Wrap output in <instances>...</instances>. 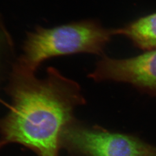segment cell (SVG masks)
<instances>
[{
  "label": "cell",
  "mask_w": 156,
  "mask_h": 156,
  "mask_svg": "<svg viewBox=\"0 0 156 156\" xmlns=\"http://www.w3.org/2000/svg\"><path fill=\"white\" fill-rule=\"evenodd\" d=\"M9 91L12 105L0 120L1 140L38 156H58L63 133L75 121V109L85 104L79 86L49 68L42 80L15 72Z\"/></svg>",
  "instance_id": "cell-1"
},
{
  "label": "cell",
  "mask_w": 156,
  "mask_h": 156,
  "mask_svg": "<svg viewBox=\"0 0 156 156\" xmlns=\"http://www.w3.org/2000/svg\"><path fill=\"white\" fill-rule=\"evenodd\" d=\"M115 35L116 30L104 28L91 21L51 28L39 27L29 34L15 71L34 75L42 62L55 56L77 53L103 56L106 45Z\"/></svg>",
  "instance_id": "cell-2"
},
{
  "label": "cell",
  "mask_w": 156,
  "mask_h": 156,
  "mask_svg": "<svg viewBox=\"0 0 156 156\" xmlns=\"http://www.w3.org/2000/svg\"><path fill=\"white\" fill-rule=\"evenodd\" d=\"M62 146L71 156H156V146L136 135L76 120L63 133Z\"/></svg>",
  "instance_id": "cell-3"
},
{
  "label": "cell",
  "mask_w": 156,
  "mask_h": 156,
  "mask_svg": "<svg viewBox=\"0 0 156 156\" xmlns=\"http://www.w3.org/2000/svg\"><path fill=\"white\" fill-rule=\"evenodd\" d=\"M89 77L96 82L129 84L140 91L156 97V49L127 58L103 56Z\"/></svg>",
  "instance_id": "cell-4"
},
{
  "label": "cell",
  "mask_w": 156,
  "mask_h": 156,
  "mask_svg": "<svg viewBox=\"0 0 156 156\" xmlns=\"http://www.w3.org/2000/svg\"><path fill=\"white\" fill-rule=\"evenodd\" d=\"M116 35H124L134 46L145 51L156 49V13L142 17L123 28Z\"/></svg>",
  "instance_id": "cell-5"
},
{
  "label": "cell",
  "mask_w": 156,
  "mask_h": 156,
  "mask_svg": "<svg viewBox=\"0 0 156 156\" xmlns=\"http://www.w3.org/2000/svg\"><path fill=\"white\" fill-rule=\"evenodd\" d=\"M5 145L3 142H2L1 140H0V149L3 146H4V145Z\"/></svg>",
  "instance_id": "cell-6"
}]
</instances>
